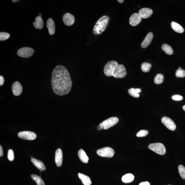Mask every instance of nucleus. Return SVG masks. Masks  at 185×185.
Returning a JSON list of instances; mask_svg holds the SVG:
<instances>
[{
  "label": "nucleus",
  "mask_w": 185,
  "mask_h": 185,
  "mask_svg": "<svg viewBox=\"0 0 185 185\" xmlns=\"http://www.w3.org/2000/svg\"><path fill=\"white\" fill-rule=\"evenodd\" d=\"M52 88L54 93L64 96L71 91L73 82L68 70L62 65L56 66L52 73Z\"/></svg>",
  "instance_id": "f257e3e1"
},
{
  "label": "nucleus",
  "mask_w": 185,
  "mask_h": 185,
  "mask_svg": "<svg viewBox=\"0 0 185 185\" xmlns=\"http://www.w3.org/2000/svg\"><path fill=\"white\" fill-rule=\"evenodd\" d=\"M103 72L107 77L113 76L116 78H123L127 75L126 69L123 64H118L116 61L107 62L103 68Z\"/></svg>",
  "instance_id": "f03ea898"
},
{
  "label": "nucleus",
  "mask_w": 185,
  "mask_h": 185,
  "mask_svg": "<svg viewBox=\"0 0 185 185\" xmlns=\"http://www.w3.org/2000/svg\"><path fill=\"white\" fill-rule=\"evenodd\" d=\"M110 19V16L105 15L101 16L97 20L94 26L93 33L95 36H99L104 32L107 26Z\"/></svg>",
  "instance_id": "7ed1b4c3"
},
{
  "label": "nucleus",
  "mask_w": 185,
  "mask_h": 185,
  "mask_svg": "<svg viewBox=\"0 0 185 185\" xmlns=\"http://www.w3.org/2000/svg\"><path fill=\"white\" fill-rule=\"evenodd\" d=\"M148 147L150 149L160 155H164L166 152L165 147L162 143L149 144Z\"/></svg>",
  "instance_id": "20e7f679"
},
{
  "label": "nucleus",
  "mask_w": 185,
  "mask_h": 185,
  "mask_svg": "<svg viewBox=\"0 0 185 185\" xmlns=\"http://www.w3.org/2000/svg\"><path fill=\"white\" fill-rule=\"evenodd\" d=\"M119 121L118 118L116 117H111L104 120L100 123L99 126L103 129L107 130L116 125Z\"/></svg>",
  "instance_id": "39448f33"
},
{
  "label": "nucleus",
  "mask_w": 185,
  "mask_h": 185,
  "mask_svg": "<svg viewBox=\"0 0 185 185\" xmlns=\"http://www.w3.org/2000/svg\"><path fill=\"white\" fill-rule=\"evenodd\" d=\"M97 153L101 157L112 158L114 156V151L112 148L105 147L98 149Z\"/></svg>",
  "instance_id": "423d86ee"
},
{
  "label": "nucleus",
  "mask_w": 185,
  "mask_h": 185,
  "mask_svg": "<svg viewBox=\"0 0 185 185\" xmlns=\"http://www.w3.org/2000/svg\"><path fill=\"white\" fill-rule=\"evenodd\" d=\"M34 53V50L32 48L24 47L18 50L17 55L20 57L27 58L32 56Z\"/></svg>",
  "instance_id": "0eeeda50"
},
{
  "label": "nucleus",
  "mask_w": 185,
  "mask_h": 185,
  "mask_svg": "<svg viewBox=\"0 0 185 185\" xmlns=\"http://www.w3.org/2000/svg\"><path fill=\"white\" fill-rule=\"evenodd\" d=\"M18 136L22 139L29 140H34L36 138V134L30 131H21L18 133Z\"/></svg>",
  "instance_id": "6e6552de"
},
{
  "label": "nucleus",
  "mask_w": 185,
  "mask_h": 185,
  "mask_svg": "<svg viewBox=\"0 0 185 185\" xmlns=\"http://www.w3.org/2000/svg\"><path fill=\"white\" fill-rule=\"evenodd\" d=\"M161 121L168 129L171 131H174L176 129V125L174 122L171 118L164 116L161 119Z\"/></svg>",
  "instance_id": "1a4fd4ad"
},
{
  "label": "nucleus",
  "mask_w": 185,
  "mask_h": 185,
  "mask_svg": "<svg viewBox=\"0 0 185 185\" xmlns=\"http://www.w3.org/2000/svg\"><path fill=\"white\" fill-rule=\"evenodd\" d=\"M63 21L65 25L70 26L73 25L75 22V18L73 15L69 13L64 14L62 18Z\"/></svg>",
  "instance_id": "9d476101"
},
{
  "label": "nucleus",
  "mask_w": 185,
  "mask_h": 185,
  "mask_svg": "<svg viewBox=\"0 0 185 185\" xmlns=\"http://www.w3.org/2000/svg\"><path fill=\"white\" fill-rule=\"evenodd\" d=\"M141 20L142 18L138 13H135L132 14L130 18V25L132 26H136L140 23Z\"/></svg>",
  "instance_id": "9b49d317"
},
{
  "label": "nucleus",
  "mask_w": 185,
  "mask_h": 185,
  "mask_svg": "<svg viewBox=\"0 0 185 185\" xmlns=\"http://www.w3.org/2000/svg\"><path fill=\"white\" fill-rule=\"evenodd\" d=\"M12 90L14 95L18 96L21 95L23 90V88L20 83L16 81L13 83L12 86Z\"/></svg>",
  "instance_id": "f8f14e48"
},
{
  "label": "nucleus",
  "mask_w": 185,
  "mask_h": 185,
  "mask_svg": "<svg viewBox=\"0 0 185 185\" xmlns=\"http://www.w3.org/2000/svg\"><path fill=\"white\" fill-rule=\"evenodd\" d=\"M63 160V153L62 150L58 149L57 150L55 154V162L58 167L62 165Z\"/></svg>",
  "instance_id": "ddd939ff"
},
{
  "label": "nucleus",
  "mask_w": 185,
  "mask_h": 185,
  "mask_svg": "<svg viewBox=\"0 0 185 185\" xmlns=\"http://www.w3.org/2000/svg\"><path fill=\"white\" fill-rule=\"evenodd\" d=\"M153 13L152 9L147 8H144L140 9L139 11L138 14L142 18H147L150 17Z\"/></svg>",
  "instance_id": "4468645a"
},
{
  "label": "nucleus",
  "mask_w": 185,
  "mask_h": 185,
  "mask_svg": "<svg viewBox=\"0 0 185 185\" xmlns=\"http://www.w3.org/2000/svg\"><path fill=\"white\" fill-rule=\"evenodd\" d=\"M31 161L40 171H44L46 170L45 166L41 161L37 160L34 157H31Z\"/></svg>",
  "instance_id": "2eb2a0df"
},
{
  "label": "nucleus",
  "mask_w": 185,
  "mask_h": 185,
  "mask_svg": "<svg viewBox=\"0 0 185 185\" xmlns=\"http://www.w3.org/2000/svg\"><path fill=\"white\" fill-rule=\"evenodd\" d=\"M153 38V34L152 32H149L148 33L145 39L141 44V47L143 49H145L148 47L151 44Z\"/></svg>",
  "instance_id": "dca6fc26"
},
{
  "label": "nucleus",
  "mask_w": 185,
  "mask_h": 185,
  "mask_svg": "<svg viewBox=\"0 0 185 185\" xmlns=\"http://www.w3.org/2000/svg\"><path fill=\"white\" fill-rule=\"evenodd\" d=\"M47 27L49 30V34L53 35L55 32V25L53 18L48 19L47 22Z\"/></svg>",
  "instance_id": "f3484780"
},
{
  "label": "nucleus",
  "mask_w": 185,
  "mask_h": 185,
  "mask_svg": "<svg viewBox=\"0 0 185 185\" xmlns=\"http://www.w3.org/2000/svg\"><path fill=\"white\" fill-rule=\"evenodd\" d=\"M33 25L36 28L42 29L43 27L44 23L41 16H38L35 19V22H33Z\"/></svg>",
  "instance_id": "a211bd4d"
},
{
  "label": "nucleus",
  "mask_w": 185,
  "mask_h": 185,
  "mask_svg": "<svg viewBox=\"0 0 185 185\" xmlns=\"http://www.w3.org/2000/svg\"><path fill=\"white\" fill-rule=\"evenodd\" d=\"M78 155L81 162L84 163H88L89 158L84 150L82 149H79L78 151Z\"/></svg>",
  "instance_id": "6ab92c4d"
},
{
  "label": "nucleus",
  "mask_w": 185,
  "mask_h": 185,
  "mask_svg": "<svg viewBox=\"0 0 185 185\" xmlns=\"http://www.w3.org/2000/svg\"><path fill=\"white\" fill-rule=\"evenodd\" d=\"M78 175L79 178L81 179L83 184L84 185H91L92 182L89 177L80 173H78Z\"/></svg>",
  "instance_id": "aec40b11"
},
{
  "label": "nucleus",
  "mask_w": 185,
  "mask_h": 185,
  "mask_svg": "<svg viewBox=\"0 0 185 185\" xmlns=\"http://www.w3.org/2000/svg\"><path fill=\"white\" fill-rule=\"evenodd\" d=\"M171 27L173 30L175 32L179 33L184 32V29L181 26L176 22L173 21L171 22Z\"/></svg>",
  "instance_id": "412c9836"
},
{
  "label": "nucleus",
  "mask_w": 185,
  "mask_h": 185,
  "mask_svg": "<svg viewBox=\"0 0 185 185\" xmlns=\"http://www.w3.org/2000/svg\"><path fill=\"white\" fill-rule=\"evenodd\" d=\"M141 91V89L138 88H131L129 89L128 90V93L130 95L135 98H138L140 97L139 93H140Z\"/></svg>",
  "instance_id": "4be33fe9"
},
{
  "label": "nucleus",
  "mask_w": 185,
  "mask_h": 185,
  "mask_svg": "<svg viewBox=\"0 0 185 185\" xmlns=\"http://www.w3.org/2000/svg\"><path fill=\"white\" fill-rule=\"evenodd\" d=\"M31 178L36 182L37 185H45V183L41 178L40 175L38 176L36 174L31 175Z\"/></svg>",
  "instance_id": "5701e85b"
},
{
  "label": "nucleus",
  "mask_w": 185,
  "mask_h": 185,
  "mask_svg": "<svg viewBox=\"0 0 185 185\" xmlns=\"http://www.w3.org/2000/svg\"><path fill=\"white\" fill-rule=\"evenodd\" d=\"M134 176L131 173L125 175L122 177V180L123 182L128 183L132 182L134 179Z\"/></svg>",
  "instance_id": "b1692460"
},
{
  "label": "nucleus",
  "mask_w": 185,
  "mask_h": 185,
  "mask_svg": "<svg viewBox=\"0 0 185 185\" xmlns=\"http://www.w3.org/2000/svg\"><path fill=\"white\" fill-rule=\"evenodd\" d=\"M162 49L166 54L169 55L173 54V50L171 46L166 44H163L162 46Z\"/></svg>",
  "instance_id": "393cba45"
},
{
  "label": "nucleus",
  "mask_w": 185,
  "mask_h": 185,
  "mask_svg": "<svg viewBox=\"0 0 185 185\" xmlns=\"http://www.w3.org/2000/svg\"><path fill=\"white\" fill-rule=\"evenodd\" d=\"M164 77L162 74H158L155 77L154 83L156 84H160L163 82Z\"/></svg>",
  "instance_id": "a878e982"
},
{
  "label": "nucleus",
  "mask_w": 185,
  "mask_h": 185,
  "mask_svg": "<svg viewBox=\"0 0 185 185\" xmlns=\"http://www.w3.org/2000/svg\"><path fill=\"white\" fill-rule=\"evenodd\" d=\"M151 64L147 62H143L141 65V69L144 73H147L149 71L151 67Z\"/></svg>",
  "instance_id": "bb28decb"
},
{
  "label": "nucleus",
  "mask_w": 185,
  "mask_h": 185,
  "mask_svg": "<svg viewBox=\"0 0 185 185\" xmlns=\"http://www.w3.org/2000/svg\"><path fill=\"white\" fill-rule=\"evenodd\" d=\"M175 76L178 77H185V70L181 69L179 67L175 72Z\"/></svg>",
  "instance_id": "cd10ccee"
},
{
  "label": "nucleus",
  "mask_w": 185,
  "mask_h": 185,
  "mask_svg": "<svg viewBox=\"0 0 185 185\" xmlns=\"http://www.w3.org/2000/svg\"><path fill=\"white\" fill-rule=\"evenodd\" d=\"M178 171L179 174L183 179H185V167L182 165H179L178 166Z\"/></svg>",
  "instance_id": "c85d7f7f"
},
{
  "label": "nucleus",
  "mask_w": 185,
  "mask_h": 185,
  "mask_svg": "<svg viewBox=\"0 0 185 185\" xmlns=\"http://www.w3.org/2000/svg\"><path fill=\"white\" fill-rule=\"evenodd\" d=\"M10 37V35L8 33L4 32L0 33V40L1 41H4V40L8 39Z\"/></svg>",
  "instance_id": "c756f323"
},
{
  "label": "nucleus",
  "mask_w": 185,
  "mask_h": 185,
  "mask_svg": "<svg viewBox=\"0 0 185 185\" xmlns=\"http://www.w3.org/2000/svg\"><path fill=\"white\" fill-rule=\"evenodd\" d=\"M148 134V131L146 130H141L139 131L136 134V136L138 137H143L147 136Z\"/></svg>",
  "instance_id": "7c9ffc66"
},
{
  "label": "nucleus",
  "mask_w": 185,
  "mask_h": 185,
  "mask_svg": "<svg viewBox=\"0 0 185 185\" xmlns=\"http://www.w3.org/2000/svg\"><path fill=\"white\" fill-rule=\"evenodd\" d=\"M8 158L10 161H12L14 159V151L12 149L9 150L8 153Z\"/></svg>",
  "instance_id": "2f4dec72"
},
{
  "label": "nucleus",
  "mask_w": 185,
  "mask_h": 185,
  "mask_svg": "<svg viewBox=\"0 0 185 185\" xmlns=\"http://www.w3.org/2000/svg\"><path fill=\"white\" fill-rule=\"evenodd\" d=\"M172 99L174 101H180L182 100L183 99V97L182 96L180 95H175L172 96Z\"/></svg>",
  "instance_id": "473e14b6"
},
{
  "label": "nucleus",
  "mask_w": 185,
  "mask_h": 185,
  "mask_svg": "<svg viewBox=\"0 0 185 185\" xmlns=\"http://www.w3.org/2000/svg\"><path fill=\"white\" fill-rule=\"evenodd\" d=\"M4 83V77L3 76H0V86H3Z\"/></svg>",
  "instance_id": "72a5a7b5"
},
{
  "label": "nucleus",
  "mask_w": 185,
  "mask_h": 185,
  "mask_svg": "<svg viewBox=\"0 0 185 185\" xmlns=\"http://www.w3.org/2000/svg\"><path fill=\"white\" fill-rule=\"evenodd\" d=\"M3 149L1 145L0 146V156L1 157L3 156Z\"/></svg>",
  "instance_id": "f704fd0d"
},
{
  "label": "nucleus",
  "mask_w": 185,
  "mask_h": 185,
  "mask_svg": "<svg viewBox=\"0 0 185 185\" xmlns=\"http://www.w3.org/2000/svg\"><path fill=\"white\" fill-rule=\"evenodd\" d=\"M139 185H150V184L149 182H144L140 183Z\"/></svg>",
  "instance_id": "c9c22d12"
},
{
  "label": "nucleus",
  "mask_w": 185,
  "mask_h": 185,
  "mask_svg": "<svg viewBox=\"0 0 185 185\" xmlns=\"http://www.w3.org/2000/svg\"><path fill=\"white\" fill-rule=\"evenodd\" d=\"M102 129H103L102 128L101 126H100L99 125L97 127V129L98 130H101Z\"/></svg>",
  "instance_id": "e433bc0d"
},
{
  "label": "nucleus",
  "mask_w": 185,
  "mask_h": 185,
  "mask_svg": "<svg viewBox=\"0 0 185 185\" xmlns=\"http://www.w3.org/2000/svg\"><path fill=\"white\" fill-rule=\"evenodd\" d=\"M117 1L119 3H122L124 1H123V0H118Z\"/></svg>",
  "instance_id": "4c0bfd02"
},
{
  "label": "nucleus",
  "mask_w": 185,
  "mask_h": 185,
  "mask_svg": "<svg viewBox=\"0 0 185 185\" xmlns=\"http://www.w3.org/2000/svg\"><path fill=\"white\" fill-rule=\"evenodd\" d=\"M182 108L183 110L185 111V105H184V106H183Z\"/></svg>",
  "instance_id": "58836bf2"
},
{
  "label": "nucleus",
  "mask_w": 185,
  "mask_h": 185,
  "mask_svg": "<svg viewBox=\"0 0 185 185\" xmlns=\"http://www.w3.org/2000/svg\"><path fill=\"white\" fill-rule=\"evenodd\" d=\"M18 1V0H16V1H14V0H13V1H12L14 3H15L16 2Z\"/></svg>",
  "instance_id": "ea45409f"
},
{
  "label": "nucleus",
  "mask_w": 185,
  "mask_h": 185,
  "mask_svg": "<svg viewBox=\"0 0 185 185\" xmlns=\"http://www.w3.org/2000/svg\"><path fill=\"white\" fill-rule=\"evenodd\" d=\"M42 16V14H39V16Z\"/></svg>",
  "instance_id": "a19ab883"
},
{
  "label": "nucleus",
  "mask_w": 185,
  "mask_h": 185,
  "mask_svg": "<svg viewBox=\"0 0 185 185\" xmlns=\"http://www.w3.org/2000/svg\"></svg>",
  "instance_id": "79ce46f5"
}]
</instances>
